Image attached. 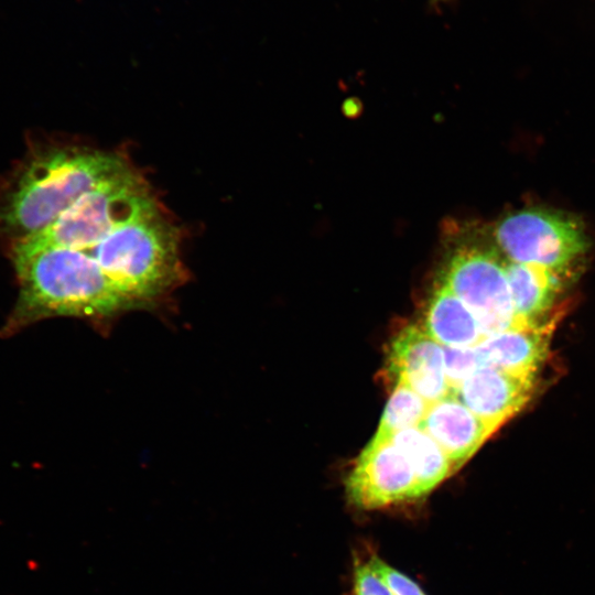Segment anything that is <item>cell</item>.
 Returning <instances> with one entry per match:
<instances>
[{"mask_svg": "<svg viewBox=\"0 0 595 595\" xmlns=\"http://www.w3.org/2000/svg\"><path fill=\"white\" fill-rule=\"evenodd\" d=\"M134 309L181 283L180 234L155 207L85 250Z\"/></svg>", "mask_w": 595, "mask_h": 595, "instance_id": "3", "label": "cell"}, {"mask_svg": "<svg viewBox=\"0 0 595 595\" xmlns=\"http://www.w3.org/2000/svg\"><path fill=\"white\" fill-rule=\"evenodd\" d=\"M570 273L507 259L506 274L517 322L520 325L540 323Z\"/></svg>", "mask_w": 595, "mask_h": 595, "instance_id": "12", "label": "cell"}, {"mask_svg": "<svg viewBox=\"0 0 595 595\" xmlns=\"http://www.w3.org/2000/svg\"><path fill=\"white\" fill-rule=\"evenodd\" d=\"M498 250L510 261L572 271L588 249L584 225L573 216L527 208L501 218L491 231Z\"/></svg>", "mask_w": 595, "mask_h": 595, "instance_id": "5", "label": "cell"}, {"mask_svg": "<svg viewBox=\"0 0 595 595\" xmlns=\"http://www.w3.org/2000/svg\"><path fill=\"white\" fill-rule=\"evenodd\" d=\"M420 426L445 452L456 472L495 432L453 394L431 403Z\"/></svg>", "mask_w": 595, "mask_h": 595, "instance_id": "10", "label": "cell"}, {"mask_svg": "<svg viewBox=\"0 0 595 595\" xmlns=\"http://www.w3.org/2000/svg\"><path fill=\"white\" fill-rule=\"evenodd\" d=\"M367 559L393 595H426L411 577L388 564L378 554L371 552Z\"/></svg>", "mask_w": 595, "mask_h": 595, "instance_id": "17", "label": "cell"}, {"mask_svg": "<svg viewBox=\"0 0 595 595\" xmlns=\"http://www.w3.org/2000/svg\"><path fill=\"white\" fill-rule=\"evenodd\" d=\"M533 378L482 366L450 394L497 431L528 402Z\"/></svg>", "mask_w": 595, "mask_h": 595, "instance_id": "9", "label": "cell"}, {"mask_svg": "<svg viewBox=\"0 0 595 595\" xmlns=\"http://www.w3.org/2000/svg\"><path fill=\"white\" fill-rule=\"evenodd\" d=\"M422 328L445 347H474L484 338L473 312L441 282L429 299Z\"/></svg>", "mask_w": 595, "mask_h": 595, "instance_id": "13", "label": "cell"}, {"mask_svg": "<svg viewBox=\"0 0 595 595\" xmlns=\"http://www.w3.org/2000/svg\"><path fill=\"white\" fill-rule=\"evenodd\" d=\"M129 163L117 153L57 145L32 154L7 190L0 230L25 240L51 226L84 193Z\"/></svg>", "mask_w": 595, "mask_h": 595, "instance_id": "2", "label": "cell"}, {"mask_svg": "<svg viewBox=\"0 0 595 595\" xmlns=\"http://www.w3.org/2000/svg\"><path fill=\"white\" fill-rule=\"evenodd\" d=\"M353 595H393L367 560H355Z\"/></svg>", "mask_w": 595, "mask_h": 595, "instance_id": "18", "label": "cell"}, {"mask_svg": "<svg viewBox=\"0 0 595 595\" xmlns=\"http://www.w3.org/2000/svg\"><path fill=\"white\" fill-rule=\"evenodd\" d=\"M348 502L371 511L420 501L414 472L404 453L388 437L374 435L346 480Z\"/></svg>", "mask_w": 595, "mask_h": 595, "instance_id": "7", "label": "cell"}, {"mask_svg": "<svg viewBox=\"0 0 595 595\" xmlns=\"http://www.w3.org/2000/svg\"><path fill=\"white\" fill-rule=\"evenodd\" d=\"M429 407L430 403L410 387L396 382L375 435L390 439L401 430L420 426Z\"/></svg>", "mask_w": 595, "mask_h": 595, "instance_id": "15", "label": "cell"}, {"mask_svg": "<svg viewBox=\"0 0 595 595\" xmlns=\"http://www.w3.org/2000/svg\"><path fill=\"white\" fill-rule=\"evenodd\" d=\"M390 440L410 462L421 500L456 472L445 452L421 426L401 430Z\"/></svg>", "mask_w": 595, "mask_h": 595, "instance_id": "14", "label": "cell"}, {"mask_svg": "<svg viewBox=\"0 0 595 595\" xmlns=\"http://www.w3.org/2000/svg\"><path fill=\"white\" fill-rule=\"evenodd\" d=\"M506 260L494 241L488 246L461 245L447 258L440 277L439 282L473 312L484 337L520 325L515 316Z\"/></svg>", "mask_w": 595, "mask_h": 595, "instance_id": "6", "label": "cell"}, {"mask_svg": "<svg viewBox=\"0 0 595 595\" xmlns=\"http://www.w3.org/2000/svg\"><path fill=\"white\" fill-rule=\"evenodd\" d=\"M555 320L526 324L485 336L475 349L482 366L534 377L545 359Z\"/></svg>", "mask_w": 595, "mask_h": 595, "instance_id": "11", "label": "cell"}, {"mask_svg": "<svg viewBox=\"0 0 595 595\" xmlns=\"http://www.w3.org/2000/svg\"><path fill=\"white\" fill-rule=\"evenodd\" d=\"M20 293L6 332L52 316L93 320L134 309L85 250L12 249Z\"/></svg>", "mask_w": 595, "mask_h": 595, "instance_id": "1", "label": "cell"}, {"mask_svg": "<svg viewBox=\"0 0 595 595\" xmlns=\"http://www.w3.org/2000/svg\"><path fill=\"white\" fill-rule=\"evenodd\" d=\"M387 369L396 382H402L430 404L451 393L443 347L422 327L408 325L391 342Z\"/></svg>", "mask_w": 595, "mask_h": 595, "instance_id": "8", "label": "cell"}, {"mask_svg": "<svg viewBox=\"0 0 595 595\" xmlns=\"http://www.w3.org/2000/svg\"><path fill=\"white\" fill-rule=\"evenodd\" d=\"M158 207L147 182L130 164L84 193L51 226L12 249L87 250L111 231Z\"/></svg>", "mask_w": 595, "mask_h": 595, "instance_id": "4", "label": "cell"}, {"mask_svg": "<svg viewBox=\"0 0 595 595\" xmlns=\"http://www.w3.org/2000/svg\"><path fill=\"white\" fill-rule=\"evenodd\" d=\"M443 347L444 370L451 388L454 391L468 376L482 367L474 347Z\"/></svg>", "mask_w": 595, "mask_h": 595, "instance_id": "16", "label": "cell"}, {"mask_svg": "<svg viewBox=\"0 0 595 595\" xmlns=\"http://www.w3.org/2000/svg\"><path fill=\"white\" fill-rule=\"evenodd\" d=\"M432 2L434 3H439V2H445V1H448V0H431Z\"/></svg>", "mask_w": 595, "mask_h": 595, "instance_id": "19", "label": "cell"}]
</instances>
